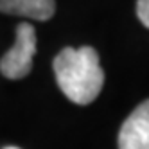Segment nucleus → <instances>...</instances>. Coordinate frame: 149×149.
<instances>
[{
  "instance_id": "obj_2",
  "label": "nucleus",
  "mask_w": 149,
  "mask_h": 149,
  "mask_svg": "<svg viewBox=\"0 0 149 149\" xmlns=\"http://www.w3.org/2000/svg\"><path fill=\"white\" fill-rule=\"evenodd\" d=\"M36 54V31L31 24L16 27L15 45L0 59V72L7 79H24L31 74L33 58Z\"/></svg>"
},
{
  "instance_id": "obj_3",
  "label": "nucleus",
  "mask_w": 149,
  "mask_h": 149,
  "mask_svg": "<svg viewBox=\"0 0 149 149\" xmlns=\"http://www.w3.org/2000/svg\"><path fill=\"white\" fill-rule=\"evenodd\" d=\"M119 149H149V99L124 120L119 131Z\"/></svg>"
},
{
  "instance_id": "obj_4",
  "label": "nucleus",
  "mask_w": 149,
  "mask_h": 149,
  "mask_svg": "<svg viewBox=\"0 0 149 149\" xmlns=\"http://www.w3.org/2000/svg\"><path fill=\"white\" fill-rule=\"evenodd\" d=\"M56 0H0V13L18 15L33 20H45L54 16Z\"/></svg>"
},
{
  "instance_id": "obj_1",
  "label": "nucleus",
  "mask_w": 149,
  "mask_h": 149,
  "mask_svg": "<svg viewBox=\"0 0 149 149\" xmlns=\"http://www.w3.org/2000/svg\"><path fill=\"white\" fill-rule=\"evenodd\" d=\"M54 74L61 92L76 104H90L104 84V72L93 47H67L54 58Z\"/></svg>"
},
{
  "instance_id": "obj_6",
  "label": "nucleus",
  "mask_w": 149,
  "mask_h": 149,
  "mask_svg": "<svg viewBox=\"0 0 149 149\" xmlns=\"http://www.w3.org/2000/svg\"><path fill=\"white\" fill-rule=\"evenodd\" d=\"M6 149H18V147H6Z\"/></svg>"
},
{
  "instance_id": "obj_5",
  "label": "nucleus",
  "mask_w": 149,
  "mask_h": 149,
  "mask_svg": "<svg viewBox=\"0 0 149 149\" xmlns=\"http://www.w3.org/2000/svg\"><path fill=\"white\" fill-rule=\"evenodd\" d=\"M136 16L149 29V0H138L136 2Z\"/></svg>"
}]
</instances>
